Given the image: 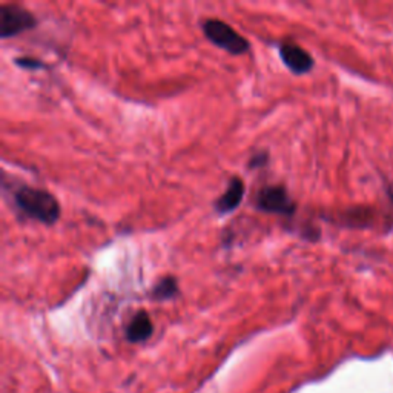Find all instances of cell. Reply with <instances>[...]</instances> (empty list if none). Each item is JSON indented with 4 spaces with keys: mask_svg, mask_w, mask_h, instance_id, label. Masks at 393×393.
Masks as SVG:
<instances>
[{
    "mask_svg": "<svg viewBox=\"0 0 393 393\" xmlns=\"http://www.w3.org/2000/svg\"><path fill=\"white\" fill-rule=\"evenodd\" d=\"M14 203L25 215L44 224H54L60 217V206L48 191L23 185L14 192Z\"/></svg>",
    "mask_w": 393,
    "mask_h": 393,
    "instance_id": "1",
    "label": "cell"
},
{
    "mask_svg": "<svg viewBox=\"0 0 393 393\" xmlns=\"http://www.w3.org/2000/svg\"><path fill=\"white\" fill-rule=\"evenodd\" d=\"M203 31L207 40H211L215 46L224 49L226 53L241 56L249 51V41L229 23L219 19H207L203 23Z\"/></svg>",
    "mask_w": 393,
    "mask_h": 393,
    "instance_id": "2",
    "label": "cell"
},
{
    "mask_svg": "<svg viewBox=\"0 0 393 393\" xmlns=\"http://www.w3.org/2000/svg\"><path fill=\"white\" fill-rule=\"evenodd\" d=\"M243 197H245L243 180L240 177H232L228 189H226L224 194L215 202V211L221 215L231 214L236 211L241 202H243Z\"/></svg>",
    "mask_w": 393,
    "mask_h": 393,
    "instance_id": "6",
    "label": "cell"
},
{
    "mask_svg": "<svg viewBox=\"0 0 393 393\" xmlns=\"http://www.w3.org/2000/svg\"><path fill=\"white\" fill-rule=\"evenodd\" d=\"M280 56L283 63L294 74H307L314 68V57L306 49L292 41H286L280 46Z\"/></svg>",
    "mask_w": 393,
    "mask_h": 393,
    "instance_id": "5",
    "label": "cell"
},
{
    "mask_svg": "<svg viewBox=\"0 0 393 393\" xmlns=\"http://www.w3.org/2000/svg\"><path fill=\"white\" fill-rule=\"evenodd\" d=\"M15 63H18L19 66H22V68H27V70H41V68H45L44 63H41L40 60H37V58H31V57H19V58H15Z\"/></svg>",
    "mask_w": 393,
    "mask_h": 393,
    "instance_id": "9",
    "label": "cell"
},
{
    "mask_svg": "<svg viewBox=\"0 0 393 393\" xmlns=\"http://www.w3.org/2000/svg\"><path fill=\"white\" fill-rule=\"evenodd\" d=\"M36 25V18L25 8L14 4L0 5V36L2 39L19 36L22 32L34 28Z\"/></svg>",
    "mask_w": 393,
    "mask_h": 393,
    "instance_id": "3",
    "label": "cell"
},
{
    "mask_svg": "<svg viewBox=\"0 0 393 393\" xmlns=\"http://www.w3.org/2000/svg\"><path fill=\"white\" fill-rule=\"evenodd\" d=\"M257 206L260 211L278 214V215H292L295 212V202L288 194L284 186H266L257 195Z\"/></svg>",
    "mask_w": 393,
    "mask_h": 393,
    "instance_id": "4",
    "label": "cell"
},
{
    "mask_svg": "<svg viewBox=\"0 0 393 393\" xmlns=\"http://www.w3.org/2000/svg\"><path fill=\"white\" fill-rule=\"evenodd\" d=\"M179 294V283L174 277H165L155 284V288L153 290V297L155 299H171Z\"/></svg>",
    "mask_w": 393,
    "mask_h": 393,
    "instance_id": "8",
    "label": "cell"
},
{
    "mask_svg": "<svg viewBox=\"0 0 393 393\" xmlns=\"http://www.w3.org/2000/svg\"><path fill=\"white\" fill-rule=\"evenodd\" d=\"M392 200H393V194H392Z\"/></svg>",
    "mask_w": 393,
    "mask_h": 393,
    "instance_id": "11",
    "label": "cell"
},
{
    "mask_svg": "<svg viewBox=\"0 0 393 393\" xmlns=\"http://www.w3.org/2000/svg\"><path fill=\"white\" fill-rule=\"evenodd\" d=\"M267 162V155L263 153V154H257L255 157H252V160H250V165H249V168H257V166H262Z\"/></svg>",
    "mask_w": 393,
    "mask_h": 393,
    "instance_id": "10",
    "label": "cell"
},
{
    "mask_svg": "<svg viewBox=\"0 0 393 393\" xmlns=\"http://www.w3.org/2000/svg\"><path fill=\"white\" fill-rule=\"evenodd\" d=\"M153 332H154L153 320H150V316L145 311H140L128 324L127 340L131 342H143L150 338Z\"/></svg>",
    "mask_w": 393,
    "mask_h": 393,
    "instance_id": "7",
    "label": "cell"
}]
</instances>
